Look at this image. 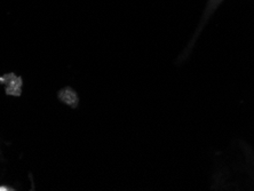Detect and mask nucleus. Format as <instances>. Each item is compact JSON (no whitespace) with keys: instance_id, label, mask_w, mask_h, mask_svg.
<instances>
[{"instance_id":"obj_1","label":"nucleus","mask_w":254,"mask_h":191,"mask_svg":"<svg viewBox=\"0 0 254 191\" xmlns=\"http://www.w3.org/2000/svg\"><path fill=\"white\" fill-rule=\"evenodd\" d=\"M60 99L64 101L65 103L70 104V106H76L77 103V96L73 92H71L70 89H65V91H62L60 93Z\"/></svg>"},{"instance_id":"obj_2","label":"nucleus","mask_w":254,"mask_h":191,"mask_svg":"<svg viewBox=\"0 0 254 191\" xmlns=\"http://www.w3.org/2000/svg\"><path fill=\"white\" fill-rule=\"evenodd\" d=\"M0 190H7V189H5V188H0Z\"/></svg>"}]
</instances>
